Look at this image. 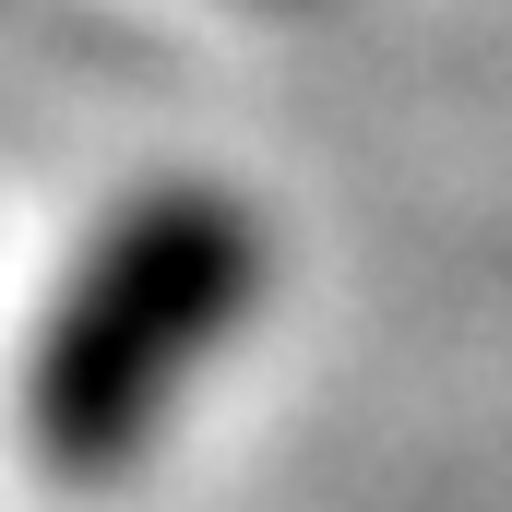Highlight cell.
<instances>
[{"label": "cell", "mask_w": 512, "mask_h": 512, "mask_svg": "<svg viewBox=\"0 0 512 512\" xmlns=\"http://www.w3.org/2000/svg\"><path fill=\"white\" fill-rule=\"evenodd\" d=\"M274 286V227L227 179H143L60 274L24 358V453L72 489L131 477Z\"/></svg>", "instance_id": "1"}, {"label": "cell", "mask_w": 512, "mask_h": 512, "mask_svg": "<svg viewBox=\"0 0 512 512\" xmlns=\"http://www.w3.org/2000/svg\"><path fill=\"white\" fill-rule=\"evenodd\" d=\"M274 12H310V0H274Z\"/></svg>", "instance_id": "2"}]
</instances>
